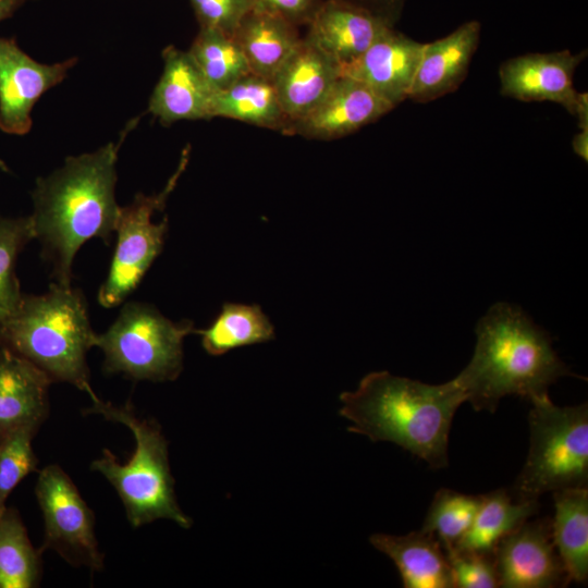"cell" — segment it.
Wrapping results in <instances>:
<instances>
[{
  "mask_svg": "<svg viewBox=\"0 0 588 588\" xmlns=\"http://www.w3.org/2000/svg\"><path fill=\"white\" fill-rule=\"evenodd\" d=\"M573 151L584 161H588V130H580L572 140Z\"/></svg>",
  "mask_w": 588,
  "mask_h": 588,
  "instance_id": "36",
  "label": "cell"
},
{
  "mask_svg": "<svg viewBox=\"0 0 588 588\" xmlns=\"http://www.w3.org/2000/svg\"><path fill=\"white\" fill-rule=\"evenodd\" d=\"M32 240L34 234L29 217L0 218V321L15 311L23 297L15 262Z\"/></svg>",
  "mask_w": 588,
  "mask_h": 588,
  "instance_id": "28",
  "label": "cell"
},
{
  "mask_svg": "<svg viewBox=\"0 0 588 588\" xmlns=\"http://www.w3.org/2000/svg\"><path fill=\"white\" fill-rule=\"evenodd\" d=\"M538 509V500H517L504 489L483 494L471 525L453 546L493 553L497 543L535 515Z\"/></svg>",
  "mask_w": 588,
  "mask_h": 588,
  "instance_id": "24",
  "label": "cell"
},
{
  "mask_svg": "<svg viewBox=\"0 0 588 588\" xmlns=\"http://www.w3.org/2000/svg\"><path fill=\"white\" fill-rule=\"evenodd\" d=\"M453 576L454 588L499 587L493 553L461 550L439 540Z\"/></svg>",
  "mask_w": 588,
  "mask_h": 588,
  "instance_id": "31",
  "label": "cell"
},
{
  "mask_svg": "<svg viewBox=\"0 0 588 588\" xmlns=\"http://www.w3.org/2000/svg\"><path fill=\"white\" fill-rule=\"evenodd\" d=\"M480 502L481 495L442 488L434 494L420 530L454 543L471 525Z\"/></svg>",
  "mask_w": 588,
  "mask_h": 588,
  "instance_id": "29",
  "label": "cell"
},
{
  "mask_svg": "<svg viewBox=\"0 0 588 588\" xmlns=\"http://www.w3.org/2000/svg\"><path fill=\"white\" fill-rule=\"evenodd\" d=\"M480 23L468 21L425 44L408 99L429 102L456 90L465 79L480 40Z\"/></svg>",
  "mask_w": 588,
  "mask_h": 588,
  "instance_id": "17",
  "label": "cell"
},
{
  "mask_svg": "<svg viewBox=\"0 0 588 588\" xmlns=\"http://www.w3.org/2000/svg\"><path fill=\"white\" fill-rule=\"evenodd\" d=\"M93 404L85 414H98L108 420L126 426L135 439V449L126 463L121 464L109 450L90 464L118 492L128 523L134 527L167 518L183 528L192 520L180 509L171 475L168 442L154 419L138 417L131 403L115 406L91 396Z\"/></svg>",
  "mask_w": 588,
  "mask_h": 588,
  "instance_id": "5",
  "label": "cell"
},
{
  "mask_svg": "<svg viewBox=\"0 0 588 588\" xmlns=\"http://www.w3.org/2000/svg\"><path fill=\"white\" fill-rule=\"evenodd\" d=\"M86 299L72 285L52 283L41 295H24L0 321V347L26 359L52 382H66L96 395L90 387L87 352L95 346Z\"/></svg>",
  "mask_w": 588,
  "mask_h": 588,
  "instance_id": "4",
  "label": "cell"
},
{
  "mask_svg": "<svg viewBox=\"0 0 588 588\" xmlns=\"http://www.w3.org/2000/svg\"><path fill=\"white\" fill-rule=\"evenodd\" d=\"M211 118L234 119L287 135L291 130L272 82L252 72L215 94Z\"/></svg>",
  "mask_w": 588,
  "mask_h": 588,
  "instance_id": "22",
  "label": "cell"
},
{
  "mask_svg": "<svg viewBox=\"0 0 588 588\" xmlns=\"http://www.w3.org/2000/svg\"><path fill=\"white\" fill-rule=\"evenodd\" d=\"M475 333L474 355L455 377L475 411L493 413L507 395L528 401L549 395L551 384L572 375L554 352L550 335L518 306L492 305Z\"/></svg>",
  "mask_w": 588,
  "mask_h": 588,
  "instance_id": "3",
  "label": "cell"
},
{
  "mask_svg": "<svg viewBox=\"0 0 588 588\" xmlns=\"http://www.w3.org/2000/svg\"><path fill=\"white\" fill-rule=\"evenodd\" d=\"M370 543L396 565L405 588H454L438 537L422 530L403 536L373 534Z\"/></svg>",
  "mask_w": 588,
  "mask_h": 588,
  "instance_id": "20",
  "label": "cell"
},
{
  "mask_svg": "<svg viewBox=\"0 0 588 588\" xmlns=\"http://www.w3.org/2000/svg\"><path fill=\"white\" fill-rule=\"evenodd\" d=\"M49 377L0 347V442L25 427L40 428L49 414Z\"/></svg>",
  "mask_w": 588,
  "mask_h": 588,
  "instance_id": "19",
  "label": "cell"
},
{
  "mask_svg": "<svg viewBox=\"0 0 588 588\" xmlns=\"http://www.w3.org/2000/svg\"><path fill=\"white\" fill-rule=\"evenodd\" d=\"M308 26L306 37L333 58L341 69L359 58L381 34L393 27L343 0H322Z\"/></svg>",
  "mask_w": 588,
  "mask_h": 588,
  "instance_id": "18",
  "label": "cell"
},
{
  "mask_svg": "<svg viewBox=\"0 0 588 588\" xmlns=\"http://www.w3.org/2000/svg\"><path fill=\"white\" fill-rule=\"evenodd\" d=\"M394 109L363 82L341 75L327 95L291 126L290 135L335 139L372 123Z\"/></svg>",
  "mask_w": 588,
  "mask_h": 588,
  "instance_id": "13",
  "label": "cell"
},
{
  "mask_svg": "<svg viewBox=\"0 0 588 588\" xmlns=\"http://www.w3.org/2000/svg\"><path fill=\"white\" fill-rule=\"evenodd\" d=\"M233 38L250 72L270 81L302 40L295 24L257 8L244 16Z\"/></svg>",
  "mask_w": 588,
  "mask_h": 588,
  "instance_id": "21",
  "label": "cell"
},
{
  "mask_svg": "<svg viewBox=\"0 0 588 588\" xmlns=\"http://www.w3.org/2000/svg\"><path fill=\"white\" fill-rule=\"evenodd\" d=\"M425 44L388 28L342 74L358 79L393 108L408 99Z\"/></svg>",
  "mask_w": 588,
  "mask_h": 588,
  "instance_id": "14",
  "label": "cell"
},
{
  "mask_svg": "<svg viewBox=\"0 0 588 588\" xmlns=\"http://www.w3.org/2000/svg\"><path fill=\"white\" fill-rule=\"evenodd\" d=\"M41 549L33 547L19 512L0 514V588H33L42 575Z\"/></svg>",
  "mask_w": 588,
  "mask_h": 588,
  "instance_id": "26",
  "label": "cell"
},
{
  "mask_svg": "<svg viewBox=\"0 0 588 588\" xmlns=\"http://www.w3.org/2000/svg\"><path fill=\"white\" fill-rule=\"evenodd\" d=\"M572 114L577 118L580 130H588V94L577 91Z\"/></svg>",
  "mask_w": 588,
  "mask_h": 588,
  "instance_id": "35",
  "label": "cell"
},
{
  "mask_svg": "<svg viewBox=\"0 0 588 588\" xmlns=\"http://www.w3.org/2000/svg\"><path fill=\"white\" fill-rule=\"evenodd\" d=\"M493 558L499 587L553 588L569 583L553 543L551 518L524 522L497 543Z\"/></svg>",
  "mask_w": 588,
  "mask_h": 588,
  "instance_id": "10",
  "label": "cell"
},
{
  "mask_svg": "<svg viewBox=\"0 0 588 588\" xmlns=\"http://www.w3.org/2000/svg\"><path fill=\"white\" fill-rule=\"evenodd\" d=\"M184 150L176 171L164 188L154 195L137 194L127 206L120 207L115 230L117 243L108 275L98 291V303L112 308L138 286L145 273L162 252L169 222L164 217L154 222L156 211H162L170 194L188 163Z\"/></svg>",
  "mask_w": 588,
  "mask_h": 588,
  "instance_id": "8",
  "label": "cell"
},
{
  "mask_svg": "<svg viewBox=\"0 0 588 588\" xmlns=\"http://www.w3.org/2000/svg\"><path fill=\"white\" fill-rule=\"evenodd\" d=\"M162 74L150 96L148 111L164 125L210 119L217 91L189 52L169 46L162 51Z\"/></svg>",
  "mask_w": 588,
  "mask_h": 588,
  "instance_id": "15",
  "label": "cell"
},
{
  "mask_svg": "<svg viewBox=\"0 0 588 588\" xmlns=\"http://www.w3.org/2000/svg\"><path fill=\"white\" fill-rule=\"evenodd\" d=\"M137 121L126 125L119 140L68 157L62 167L37 179L29 218L54 283L72 285L75 255L87 241H112L120 210L114 196L119 150Z\"/></svg>",
  "mask_w": 588,
  "mask_h": 588,
  "instance_id": "1",
  "label": "cell"
},
{
  "mask_svg": "<svg viewBox=\"0 0 588 588\" xmlns=\"http://www.w3.org/2000/svg\"><path fill=\"white\" fill-rule=\"evenodd\" d=\"M529 402V451L511 494L538 500L547 492L587 488V403L561 407L549 395Z\"/></svg>",
  "mask_w": 588,
  "mask_h": 588,
  "instance_id": "6",
  "label": "cell"
},
{
  "mask_svg": "<svg viewBox=\"0 0 588 588\" xmlns=\"http://www.w3.org/2000/svg\"><path fill=\"white\" fill-rule=\"evenodd\" d=\"M35 494L45 524L41 550L56 551L73 566L101 571L103 554L95 534V515L70 476L57 464L44 467Z\"/></svg>",
  "mask_w": 588,
  "mask_h": 588,
  "instance_id": "9",
  "label": "cell"
},
{
  "mask_svg": "<svg viewBox=\"0 0 588 588\" xmlns=\"http://www.w3.org/2000/svg\"><path fill=\"white\" fill-rule=\"evenodd\" d=\"M587 51L528 53L504 61L499 69L500 93L520 101H552L572 113L577 90L573 79Z\"/></svg>",
  "mask_w": 588,
  "mask_h": 588,
  "instance_id": "12",
  "label": "cell"
},
{
  "mask_svg": "<svg viewBox=\"0 0 588 588\" xmlns=\"http://www.w3.org/2000/svg\"><path fill=\"white\" fill-rule=\"evenodd\" d=\"M216 91L250 73L248 63L233 36L200 27L187 50Z\"/></svg>",
  "mask_w": 588,
  "mask_h": 588,
  "instance_id": "27",
  "label": "cell"
},
{
  "mask_svg": "<svg viewBox=\"0 0 588 588\" xmlns=\"http://www.w3.org/2000/svg\"><path fill=\"white\" fill-rule=\"evenodd\" d=\"M341 75V65L333 58L307 37L302 38L271 79L291 126L327 95Z\"/></svg>",
  "mask_w": 588,
  "mask_h": 588,
  "instance_id": "16",
  "label": "cell"
},
{
  "mask_svg": "<svg viewBox=\"0 0 588 588\" xmlns=\"http://www.w3.org/2000/svg\"><path fill=\"white\" fill-rule=\"evenodd\" d=\"M195 333L201 335L203 348L211 356L274 339V327L258 305L224 303L212 323Z\"/></svg>",
  "mask_w": 588,
  "mask_h": 588,
  "instance_id": "25",
  "label": "cell"
},
{
  "mask_svg": "<svg viewBox=\"0 0 588 588\" xmlns=\"http://www.w3.org/2000/svg\"><path fill=\"white\" fill-rule=\"evenodd\" d=\"M76 59L45 64L26 54L14 39L0 37V130L24 135L42 94L62 82Z\"/></svg>",
  "mask_w": 588,
  "mask_h": 588,
  "instance_id": "11",
  "label": "cell"
},
{
  "mask_svg": "<svg viewBox=\"0 0 588 588\" xmlns=\"http://www.w3.org/2000/svg\"><path fill=\"white\" fill-rule=\"evenodd\" d=\"M340 401L339 414L352 422L348 431L392 442L441 469L449 463L453 417L466 396L456 378L428 384L384 370L366 375Z\"/></svg>",
  "mask_w": 588,
  "mask_h": 588,
  "instance_id": "2",
  "label": "cell"
},
{
  "mask_svg": "<svg viewBox=\"0 0 588 588\" xmlns=\"http://www.w3.org/2000/svg\"><path fill=\"white\" fill-rule=\"evenodd\" d=\"M367 10L387 24L394 26L400 19L405 0H343Z\"/></svg>",
  "mask_w": 588,
  "mask_h": 588,
  "instance_id": "34",
  "label": "cell"
},
{
  "mask_svg": "<svg viewBox=\"0 0 588 588\" xmlns=\"http://www.w3.org/2000/svg\"><path fill=\"white\" fill-rule=\"evenodd\" d=\"M551 532L568 581L584 584L588 578V489L554 491Z\"/></svg>",
  "mask_w": 588,
  "mask_h": 588,
  "instance_id": "23",
  "label": "cell"
},
{
  "mask_svg": "<svg viewBox=\"0 0 588 588\" xmlns=\"http://www.w3.org/2000/svg\"><path fill=\"white\" fill-rule=\"evenodd\" d=\"M38 429L25 427L0 442V514L10 493L30 473L37 470L38 458L32 440Z\"/></svg>",
  "mask_w": 588,
  "mask_h": 588,
  "instance_id": "30",
  "label": "cell"
},
{
  "mask_svg": "<svg viewBox=\"0 0 588 588\" xmlns=\"http://www.w3.org/2000/svg\"><path fill=\"white\" fill-rule=\"evenodd\" d=\"M200 27L233 36L244 16L255 8L252 0H189Z\"/></svg>",
  "mask_w": 588,
  "mask_h": 588,
  "instance_id": "32",
  "label": "cell"
},
{
  "mask_svg": "<svg viewBox=\"0 0 588 588\" xmlns=\"http://www.w3.org/2000/svg\"><path fill=\"white\" fill-rule=\"evenodd\" d=\"M24 0H0V22L11 16Z\"/></svg>",
  "mask_w": 588,
  "mask_h": 588,
  "instance_id": "37",
  "label": "cell"
},
{
  "mask_svg": "<svg viewBox=\"0 0 588 588\" xmlns=\"http://www.w3.org/2000/svg\"><path fill=\"white\" fill-rule=\"evenodd\" d=\"M255 8L278 14L293 24H307L322 0H252Z\"/></svg>",
  "mask_w": 588,
  "mask_h": 588,
  "instance_id": "33",
  "label": "cell"
},
{
  "mask_svg": "<svg viewBox=\"0 0 588 588\" xmlns=\"http://www.w3.org/2000/svg\"><path fill=\"white\" fill-rule=\"evenodd\" d=\"M0 170L8 172L9 169L3 160L0 159Z\"/></svg>",
  "mask_w": 588,
  "mask_h": 588,
  "instance_id": "38",
  "label": "cell"
},
{
  "mask_svg": "<svg viewBox=\"0 0 588 588\" xmlns=\"http://www.w3.org/2000/svg\"><path fill=\"white\" fill-rule=\"evenodd\" d=\"M195 331L191 320L174 322L150 304L128 302L107 331L96 334L95 346L109 375L173 381L183 369V341Z\"/></svg>",
  "mask_w": 588,
  "mask_h": 588,
  "instance_id": "7",
  "label": "cell"
}]
</instances>
